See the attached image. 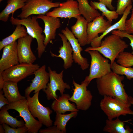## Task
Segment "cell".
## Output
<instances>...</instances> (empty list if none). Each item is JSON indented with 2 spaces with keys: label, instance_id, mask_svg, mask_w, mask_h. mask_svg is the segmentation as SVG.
<instances>
[{
  "label": "cell",
  "instance_id": "obj_1",
  "mask_svg": "<svg viewBox=\"0 0 133 133\" xmlns=\"http://www.w3.org/2000/svg\"><path fill=\"white\" fill-rule=\"evenodd\" d=\"M124 79L123 75L120 76L112 71L97 79V87L99 94L103 96L117 98L128 104L129 96L122 83Z\"/></svg>",
  "mask_w": 133,
  "mask_h": 133
},
{
  "label": "cell",
  "instance_id": "obj_2",
  "mask_svg": "<svg viewBox=\"0 0 133 133\" xmlns=\"http://www.w3.org/2000/svg\"><path fill=\"white\" fill-rule=\"evenodd\" d=\"M128 45L117 35L112 34L106 37L101 41L100 46L98 47H88L85 49L86 52L94 50L98 51L110 61L111 65L117 59L120 53L128 48Z\"/></svg>",
  "mask_w": 133,
  "mask_h": 133
},
{
  "label": "cell",
  "instance_id": "obj_3",
  "mask_svg": "<svg viewBox=\"0 0 133 133\" xmlns=\"http://www.w3.org/2000/svg\"><path fill=\"white\" fill-rule=\"evenodd\" d=\"M12 15L10 20L11 24L15 25L20 24L24 26L26 28L28 35L36 39L37 44L38 57L40 58L45 51L46 46L44 44L45 36L42 34L43 30L38 22L37 17L33 16L19 19L14 18L13 14Z\"/></svg>",
  "mask_w": 133,
  "mask_h": 133
},
{
  "label": "cell",
  "instance_id": "obj_4",
  "mask_svg": "<svg viewBox=\"0 0 133 133\" xmlns=\"http://www.w3.org/2000/svg\"><path fill=\"white\" fill-rule=\"evenodd\" d=\"M131 105L117 98L106 96H104L100 104L101 109L109 120L121 115H133V111L130 108Z\"/></svg>",
  "mask_w": 133,
  "mask_h": 133
},
{
  "label": "cell",
  "instance_id": "obj_5",
  "mask_svg": "<svg viewBox=\"0 0 133 133\" xmlns=\"http://www.w3.org/2000/svg\"><path fill=\"white\" fill-rule=\"evenodd\" d=\"M87 52L90 55L91 60L89 74L85 78L89 84L92 80L100 78L112 71L111 65L107 58L96 50H91Z\"/></svg>",
  "mask_w": 133,
  "mask_h": 133
},
{
  "label": "cell",
  "instance_id": "obj_6",
  "mask_svg": "<svg viewBox=\"0 0 133 133\" xmlns=\"http://www.w3.org/2000/svg\"><path fill=\"white\" fill-rule=\"evenodd\" d=\"M5 106L8 110L14 109L19 113V115L17 117H21L23 118L28 133H37L42 126L43 124L35 119L29 109L26 98Z\"/></svg>",
  "mask_w": 133,
  "mask_h": 133
},
{
  "label": "cell",
  "instance_id": "obj_7",
  "mask_svg": "<svg viewBox=\"0 0 133 133\" xmlns=\"http://www.w3.org/2000/svg\"><path fill=\"white\" fill-rule=\"evenodd\" d=\"M72 83L74 88L72 89V95L69 98V101L75 104L78 110H87L91 105L93 98L91 91L87 89L89 84L87 80L85 78L80 84L73 80Z\"/></svg>",
  "mask_w": 133,
  "mask_h": 133
},
{
  "label": "cell",
  "instance_id": "obj_8",
  "mask_svg": "<svg viewBox=\"0 0 133 133\" xmlns=\"http://www.w3.org/2000/svg\"><path fill=\"white\" fill-rule=\"evenodd\" d=\"M39 92L34 93L31 97L26 98L28 108L33 116L37 118L38 121L46 127L52 126L53 121L50 115L53 111L48 107H45L40 102L38 98Z\"/></svg>",
  "mask_w": 133,
  "mask_h": 133
},
{
  "label": "cell",
  "instance_id": "obj_9",
  "mask_svg": "<svg viewBox=\"0 0 133 133\" xmlns=\"http://www.w3.org/2000/svg\"><path fill=\"white\" fill-rule=\"evenodd\" d=\"M39 67L38 64L21 63L10 67L0 74L4 81H10L18 83L33 74Z\"/></svg>",
  "mask_w": 133,
  "mask_h": 133
},
{
  "label": "cell",
  "instance_id": "obj_10",
  "mask_svg": "<svg viewBox=\"0 0 133 133\" xmlns=\"http://www.w3.org/2000/svg\"><path fill=\"white\" fill-rule=\"evenodd\" d=\"M60 3L48 0H27L17 17L23 19L33 15H45L51 8L58 7Z\"/></svg>",
  "mask_w": 133,
  "mask_h": 133
},
{
  "label": "cell",
  "instance_id": "obj_11",
  "mask_svg": "<svg viewBox=\"0 0 133 133\" xmlns=\"http://www.w3.org/2000/svg\"><path fill=\"white\" fill-rule=\"evenodd\" d=\"M48 69L50 81L48 83L46 88L43 90L46 93L48 100H54L57 99L58 97L56 94L57 90L59 91L61 95H62L65 92L66 89H69L70 87L69 84L63 81V70L58 73L56 71L52 70L50 67H48Z\"/></svg>",
  "mask_w": 133,
  "mask_h": 133
},
{
  "label": "cell",
  "instance_id": "obj_12",
  "mask_svg": "<svg viewBox=\"0 0 133 133\" xmlns=\"http://www.w3.org/2000/svg\"><path fill=\"white\" fill-rule=\"evenodd\" d=\"M48 16L61 18H72L77 19L81 15L77 1L74 0H67L60 3L59 6L46 14Z\"/></svg>",
  "mask_w": 133,
  "mask_h": 133
},
{
  "label": "cell",
  "instance_id": "obj_13",
  "mask_svg": "<svg viewBox=\"0 0 133 133\" xmlns=\"http://www.w3.org/2000/svg\"><path fill=\"white\" fill-rule=\"evenodd\" d=\"M61 32L66 37L71 46L73 51V57L74 61L80 66L83 70L88 68L89 65L88 59L82 56L81 52L83 49L77 39L67 27L62 30Z\"/></svg>",
  "mask_w": 133,
  "mask_h": 133
},
{
  "label": "cell",
  "instance_id": "obj_14",
  "mask_svg": "<svg viewBox=\"0 0 133 133\" xmlns=\"http://www.w3.org/2000/svg\"><path fill=\"white\" fill-rule=\"evenodd\" d=\"M46 66L43 65L35 71L34 79L31 80L32 83L30 86L25 90V96L27 97L30 96L31 92L34 91L36 93L41 89H46L50 79L49 74L46 70Z\"/></svg>",
  "mask_w": 133,
  "mask_h": 133
},
{
  "label": "cell",
  "instance_id": "obj_15",
  "mask_svg": "<svg viewBox=\"0 0 133 133\" xmlns=\"http://www.w3.org/2000/svg\"><path fill=\"white\" fill-rule=\"evenodd\" d=\"M33 39L28 35L18 39L17 51L20 63L33 64L36 60V58L31 48Z\"/></svg>",
  "mask_w": 133,
  "mask_h": 133
},
{
  "label": "cell",
  "instance_id": "obj_16",
  "mask_svg": "<svg viewBox=\"0 0 133 133\" xmlns=\"http://www.w3.org/2000/svg\"><path fill=\"white\" fill-rule=\"evenodd\" d=\"M17 42L15 41L3 48L0 60V73L20 63L17 51Z\"/></svg>",
  "mask_w": 133,
  "mask_h": 133
},
{
  "label": "cell",
  "instance_id": "obj_17",
  "mask_svg": "<svg viewBox=\"0 0 133 133\" xmlns=\"http://www.w3.org/2000/svg\"><path fill=\"white\" fill-rule=\"evenodd\" d=\"M37 17L38 18L42 19L44 23L43 32L45 39L44 44L46 46L52 40L55 39L56 31L61 25L60 20L59 18L43 14L38 15Z\"/></svg>",
  "mask_w": 133,
  "mask_h": 133
},
{
  "label": "cell",
  "instance_id": "obj_18",
  "mask_svg": "<svg viewBox=\"0 0 133 133\" xmlns=\"http://www.w3.org/2000/svg\"><path fill=\"white\" fill-rule=\"evenodd\" d=\"M101 15L92 21L88 22L87 27V44H90L94 39L98 36V34L103 33L110 26L111 23Z\"/></svg>",
  "mask_w": 133,
  "mask_h": 133
},
{
  "label": "cell",
  "instance_id": "obj_19",
  "mask_svg": "<svg viewBox=\"0 0 133 133\" xmlns=\"http://www.w3.org/2000/svg\"><path fill=\"white\" fill-rule=\"evenodd\" d=\"M58 35L62 42L63 45L59 48V55L55 54L50 52L51 55L53 57L61 58L64 62L63 67L67 69L71 67L74 61L72 53L73 50L71 44L66 36L63 33H59Z\"/></svg>",
  "mask_w": 133,
  "mask_h": 133
},
{
  "label": "cell",
  "instance_id": "obj_20",
  "mask_svg": "<svg viewBox=\"0 0 133 133\" xmlns=\"http://www.w3.org/2000/svg\"><path fill=\"white\" fill-rule=\"evenodd\" d=\"M133 7L132 4L126 8L122 16L118 21L109 27L102 34L93 39L91 42V47H96L100 46L103 38L108 34L116 29L122 31L125 30V22L127 17Z\"/></svg>",
  "mask_w": 133,
  "mask_h": 133
},
{
  "label": "cell",
  "instance_id": "obj_21",
  "mask_svg": "<svg viewBox=\"0 0 133 133\" xmlns=\"http://www.w3.org/2000/svg\"><path fill=\"white\" fill-rule=\"evenodd\" d=\"M75 24L71 27V31L81 46L87 44V27L88 22L80 16L77 19Z\"/></svg>",
  "mask_w": 133,
  "mask_h": 133
},
{
  "label": "cell",
  "instance_id": "obj_22",
  "mask_svg": "<svg viewBox=\"0 0 133 133\" xmlns=\"http://www.w3.org/2000/svg\"><path fill=\"white\" fill-rule=\"evenodd\" d=\"M70 96L68 94H63L54 100L51 105L52 109L56 113L64 114L66 112L78 111L76 106L69 101Z\"/></svg>",
  "mask_w": 133,
  "mask_h": 133
},
{
  "label": "cell",
  "instance_id": "obj_23",
  "mask_svg": "<svg viewBox=\"0 0 133 133\" xmlns=\"http://www.w3.org/2000/svg\"><path fill=\"white\" fill-rule=\"evenodd\" d=\"M4 95L10 103L19 101L26 98L22 96L19 91L17 83L10 81H4L2 89Z\"/></svg>",
  "mask_w": 133,
  "mask_h": 133
},
{
  "label": "cell",
  "instance_id": "obj_24",
  "mask_svg": "<svg viewBox=\"0 0 133 133\" xmlns=\"http://www.w3.org/2000/svg\"><path fill=\"white\" fill-rule=\"evenodd\" d=\"M116 118L114 120L107 119L103 131L110 133H130L133 131L128 126L125 127V123L129 120L123 121L119 117Z\"/></svg>",
  "mask_w": 133,
  "mask_h": 133
},
{
  "label": "cell",
  "instance_id": "obj_25",
  "mask_svg": "<svg viewBox=\"0 0 133 133\" xmlns=\"http://www.w3.org/2000/svg\"><path fill=\"white\" fill-rule=\"evenodd\" d=\"M27 0H8L7 4L0 13V20L6 22L8 21L10 15L14 14L17 10L22 9Z\"/></svg>",
  "mask_w": 133,
  "mask_h": 133
},
{
  "label": "cell",
  "instance_id": "obj_26",
  "mask_svg": "<svg viewBox=\"0 0 133 133\" xmlns=\"http://www.w3.org/2000/svg\"><path fill=\"white\" fill-rule=\"evenodd\" d=\"M28 35L26 29L24 26L20 24L16 25L12 34L0 41V51L5 46Z\"/></svg>",
  "mask_w": 133,
  "mask_h": 133
},
{
  "label": "cell",
  "instance_id": "obj_27",
  "mask_svg": "<svg viewBox=\"0 0 133 133\" xmlns=\"http://www.w3.org/2000/svg\"><path fill=\"white\" fill-rule=\"evenodd\" d=\"M8 110L5 106L3 107L0 111V123H4L9 125L11 127L16 128L25 126L24 120H19L9 114Z\"/></svg>",
  "mask_w": 133,
  "mask_h": 133
},
{
  "label": "cell",
  "instance_id": "obj_28",
  "mask_svg": "<svg viewBox=\"0 0 133 133\" xmlns=\"http://www.w3.org/2000/svg\"><path fill=\"white\" fill-rule=\"evenodd\" d=\"M77 111L71 112L67 114H62L56 113L54 125L62 131L63 133H66V125L68 122L72 118H75L78 115Z\"/></svg>",
  "mask_w": 133,
  "mask_h": 133
},
{
  "label": "cell",
  "instance_id": "obj_29",
  "mask_svg": "<svg viewBox=\"0 0 133 133\" xmlns=\"http://www.w3.org/2000/svg\"><path fill=\"white\" fill-rule=\"evenodd\" d=\"M90 5L94 9L101 11L102 15L105 16L111 23L113 20L117 19L119 15L116 11L109 10L105 5L101 2L91 1Z\"/></svg>",
  "mask_w": 133,
  "mask_h": 133
},
{
  "label": "cell",
  "instance_id": "obj_30",
  "mask_svg": "<svg viewBox=\"0 0 133 133\" xmlns=\"http://www.w3.org/2000/svg\"><path fill=\"white\" fill-rule=\"evenodd\" d=\"M111 69L117 74L125 75L129 80L133 78V68L124 66L115 61L111 65Z\"/></svg>",
  "mask_w": 133,
  "mask_h": 133
},
{
  "label": "cell",
  "instance_id": "obj_31",
  "mask_svg": "<svg viewBox=\"0 0 133 133\" xmlns=\"http://www.w3.org/2000/svg\"><path fill=\"white\" fill-rule=\"evenodd\" d=\"M117 63L127 67L133 66V54L131 53L123 51L119 54L117 58Z\"/></svg>",
  "mask_w": 133,
  "mask_h": 133
},
{
  "label": "cell",
  "instance_id": "obj_32",
  "mask_svg": "<svg viewBox=\"0 0 133 133\" xmlns=\"http://www.w3.org/2000/svg\"><path fill=\"white\" fill-rule=\"evenodd\" d=\"M133 0H118L116 11L119 15H123L126 8L132 4Z\"/></svg>",
  "mask_w": 133,
  "mask_h": 133
},
{
  "label": "cell",
  "instance_id": "obj_33",
  "mask_svg": "<svg viewBox=\"0 0 133 133\" xmlns=\"http://www.w3.org/2000/svg\"><path fill=\"white\" fill-rule=\"evenodd\" d=\"M2 125L5 133H25L28 132L27 128L25 125L22 127L14 128L9 127L5 124Z\"/></svg>",
  "mask_w": 133,
  "mask_h": 133
},
{
  "label": "cell",
  "instance_id": "obj_34",
  "mask_svg": "<svg viewBox=\"0 0 133 133\" xmlns=\"http://www.w3.org/2000/svg\"><path fill=\"white\" fill-rule=\"evenodd\" d=\"M112 34L118 35L121 37H125L129 39L130 42V45L131 47L132 51L131 53L133 54V34H130L126 33L124 31L118 30H114L111 32Z\"/></svg>",
  "mask_w": 133,
  "mask_h": 133
},
{
  "label": "cell",
  "instance_id": "obj_35",
  "mask_svg": "<svg viewBox=\"0 0 133 133\" xmlns=\"http://www.w3.org/2000/svg\"><path fill=\"white\" fill-rule=\"evenodd\" d=\"M132 13L130 18L125 22V32L130 34H133V7L131 9Z\"/></svg>",
  "mask_w": 133,
  "mask_h": 133
},
{
  "label": "cell",
  "instance_id": "obj_36",
  "mask_svg": "<svg viewBox=\"0 0 133 133\" xmlns=\"http://www.w3.org/2000/svg\"><path fill=\"white\" fill-rule=\"evenodd\" d=\"M39 131L40 133H63L55 125L50 126L44 129H40Z\"/></svg>",
  "mask_w": 133,
  "mask_h": 133
},
{
  "label": "cell",
  "instance_id": "obj_37",
  "mask_svg": "<svg viewBox=\"0 0 133 133\" xmlns=\"http://www.w3.org/2000/svg\"><path fill=\"white\" fill-rule=\"evenodd\" d=\"M3 90L0 91V109H1L5 105L10 104L8 99L3 94Z\"/></svg>",
  "mask_w": 133,
  "mask_h": 133
},
{
  "label": "cell",
  "instance_id": "obj_38",
  "mask_svg": "<svg viewBox=\"0 0 133 133\" xmlns=\"http://www.w3.org/2000/svg\"><path fill=\"white\" fill-rule=\"evenodd\" d=\"M99 2H101L105 5L111 11L115 10V7L112 4L113 0H97Z\"/></svg>",
  "mask_w": 133,
  "mask_h": 133
},
{
  "label": "cell",
  "instance_id": "obj_39",
  "mask_svg": "<svg viewBox=\"0 0 133 133\" xmlns=\"http://www.w3.org/2000/svg\"><path fill=\"white\" fill-rule=\"evenodd\" d=\"M4 81L1 75L0 74V91L2 90Z\"/></svg>",
  "mask_w": 133,
  "mask_h": 133
},
{
  "label": "cell",
  "instance_id": "obj_40",
  "mask_svg": "<svg viewBox=\"0 0 133 133\" xmlns=\"http://www.w3.org/2000/svg\"><path fill=\"white\" fill-rule=\"evenodd\" d=\"M128 103L133 105V96H129Z\"/></svg>",
  "mask_w": 133,
  "mask_h": 133
},
{
  "label": "cell",
  "instance_id": "obj_41",
  "mask_svg": "<svg viewBox=\"0 0 133 133\" xmlns=\"http://www.w3.org/2000/svg\"><path fill=\"white\" fill-rule=\"evenodd\" d=\"M4 130L2 124L0 125V133H4Z\"/></svg>",
  "mask_w": 133,
  "mask_h": 133
},
{
  "label": "cell",
  "instance_id": "obj_42",
  "mask_svg": "<svg viewBox=\"0 0 133 133\" xmlns=\"http://www.w3.org/2000/svg\"><path fill=\"white\" fill-rule=\"evenodd\" d=\"M5 0H0V2L1 3L2 1Z\"/></svg>",
  "mask_w": 133,
  "mask_h": 133
},
{
  "label": "cell",
  "instance_id": "obj_43",
  "mask_svg": "<svg viewBox=\"0 0 133 133\" xmlns=\"http://www.w3.org/2000/svg\"><path fill=\"white\" fill-rule=\"evenodd\" d=\"M52 2V1H53V0H48Z\"/></svg>",
  "mask_w": 133,
  "mask_h": 133
}]
</instances>
